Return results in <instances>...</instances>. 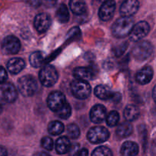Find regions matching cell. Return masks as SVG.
I'll return each instance as SVG.
<instances>
[{"label": "cell", "mask_w": 156, "mask_h": 156, "mask_svg": "<svg viewBox=\"0 0 156 156\" xmlns=\"http://www.w3.org/2000/svg\"><path fill=\"white\" fill-rule=\"evenodd\" d=\"M116 9V3L114 0H107L103 2V4L99 9L98 15L101 20L108 21L112 18Z\"/></svg>", "instance_id": "10"}, {"label": "cell", "mask_w": 156, "mask_h": 156, "mask_svg": "<svg viewBox=\"0 0 156 156\" xmlns=\"http://www.w3.org/2000/svg\"><path fill=\"white\" fill-rule=\"evenodd\" d=\"M71 143L69 140L66 136L59 137L56 143V150L57 153L62 155L69 152L71 148Z\"/></svg>", "instance_id": "20"}, {"label": "cell", "mask_w": 156, "mask_h": 156, "mask_svg": "<svg viewBox=\"0 0 156 156\" xmlns=\"http://www.w3.org/2000/svg\"><path fill=\"white\" fill-rule=\"evenodd\" d=\"M138 152L139 146L134 142H126L121 147V154L123 156H136Z\"/></svg>", "instance_id": "18"}, {"label": "cell", "mask_w": 156, "mask_h": 156, "mask_svg": "<svg viewBox=\"0 0 156 156\" xmlns=\"http://www.w3.org/2000/svg\"><path fill=\"white\" fill-rule=\"evenodd\" d=\"M0 156H7V151L3 146H0Z\"/></svg>", "instance_id": "39"}, {"label": "cell", "mask_w": 156, "mask_h": 156, "mask_svg": "<svg viewBox=\"0 0 156 156\" xmlns=\"http://www.w3.org/2000/svg\"><path fill=\"white\" fill-rule=\"evenodd\" d=\"M3 99L8 103H12L17 98V90L12 83H5L1 87Z\"/></svg>", "instance_id": "15"}, {"label": "cell", "mask_w": 156, "mask_h": 156, "mask_svg": "<svg viewBox=\"0 0 156 156\" xmlns=\"http://www.w3.org/2000/svg\"><path fill=\"white\" fill-rule=\"evenodd\" d=\"M138 0H125L120 8V12L123 16H132L139 9Z\"/></svg>", "instance_id": "12"}, {"label": "cell", "mask_w": 156, "mask_h": 156, "mask_svg": "<svg viewBox=\"0 0 156 156\" xmlns=\"http://www.w3.org/2000/svg\"><path fill=\"white\" fill-rule=\"evenodd\" d=\"M107 115V111L105 106L97 105L93 107L90 112V119L94 123H101L103 122Z\"/></svg>", "instance_id": "14"}, {"label": "cell", "mask_w": 156, "mask_h": 156, "mask_svg": "<svg viewBox=\"0 0 156 156\" xmlns=\"http://www.w3.org/2000/svg\"><path fill=\"white\" fill-rule=\"evenodd\" d=\"M119 120H120V115L118 112L116 111H113L108 114L107 117V124L109 126H115L118 123Z\"/></svg>", "instance_id": "28"}, {"label": "cell", "mask_w": 156, "mask_h": 156, "mask_svg": "<svg viewBox=\"0 0 156 156\" xmlns=\"http://www.w3.org/2000/svg\"><path fill=\"white\" fill-rule=\"evenodd\" d=\"M66 102V98L60 91H53L47 98V105L50 110L56 112L59 111Z\"/></svg>", "instance_id": "9"}, {"label": "cell", "mask_w": 156, "mask_h": 156, "mask_svg": "<svg viewBox=\"0 0 156 156\" xmlns=\"http://www.w3.org/2000/svg\"><path fill=\"white\" fill-rule=\"evenodd\" d=\"M134 26V20L131 16L118 18L112 26V34L117 38H123L129 34Z\"/></svg>", "instance_id": "1"}, {"label": "cell", "mask_w": 156, "mask_h": 156, "mask_svg": "<svg viewBox=\"0 0 156 156\" xmlns=\"http://www.w3.org/2000/svg\"><path fill=\"white\" fill-rule=\"evenodd\" d=\"M153 77V70L150 66H146L137 73L136 79L138 83L146 85L150 82Z\"/></svg>", "instance_id": "16"}, {"label": "cell", "mask_w": 156, "mask_h": 156, "mask_svg": "<svg viewBox=\"0 0 156 156\" xmlns=\"http://www.w3.org/2000/svg\"><path fill=\"white\" fill-rule=\"evenodd\" d=\"M25 66V62L21 58H12L8 62L7 68L12 74H18Z\"/></svg>", "instance_id": "17"}, {"label": "cell", "mask_w": 156, "mask_h": 156, "mask_svg": "<svg viewBox=\"0 0 156 156\" xmlns=\"http://www.w3.org/2000/svg\"><path fill=\"white\" fill-rule=\"evenodd\" d=\"M2 50L7 54H15L19 52L21 49V43L19 40L15 36H8L5 37L2 43Z\"/></svg>", "instance_id": "8"}, {"label": "cell", "mask_w": 156, "mask_h": 156, "mask_svg": "<svg viewBox=\"0 0 156 156\" xmlns=\"http://www.w3.org/2000/svg\"><path fill=\"white\" fill-rule=\"evenodd\" d=\"M69 6L75 15H83L86 12V5L84 0H70Z\"/></svg>", "instance_id": "21"}, {"label": "cell", "mask_w": 156, "mask_h": 156, "mask_svg": "<svg viewBox=\"0 0 156 156\" xmlns=\"http://www.w3.org/2000/svg\"><path fill=\"white\" fill-rule=\"evenodd\" d=\"M73 76L76 79L81 80H90L95 76V70L91 66L77 67L73 71Z\"/></svg>", "instance_id": "13"}, {"label": "cell", "mask_w": 156, "mask_h": 156, "mask_svg": "<svg viewBox=\"0 0 156 156\" xmlns=\"http://www.w3.org/2000/svg\"><path fill=\"white\" fill-rule=\"evenodd\" d=\"M34 27L39 33H44L47 31L51 24V18L50 15L46 13L38 14L34 18Z\"/></svg>", "instance_id": "11"}, {"label": "cell", "mask_w": 156, "mask_h": 156, "mask_svg": "<svg viewBox=\"0 0 156 156\" xmlns=\"http://www.w3.org/2000/svg\"><path fill=\"white\" fill-rule=\"evenodd\" d=\"M110 136L108 129L104 126H94L91 128L88 133V140L91 143L98 144L107 141Z\"/></svg>", "instance_id": "6"}, {"label": "cell", "mask_w": 156, "mask_h": 156, "mask_svg": "<svg viewBox=\"0 0 156 156\" xmlns=\"http://www.w3.org/2000/svg\"><path fill=\"white\" fill-rule=\"evenodd\" d=\"M76 155H77L76 156H88V149H83L79 151V152H77Z\"/></svg>", "instance_id": "38"}, {"label": "cell", "mask_w": 156, "mask_h": 156, "mask_svg": "<svg viewBox=\"0 0 156 156\" xmlns=\"http://www.w3.org/2000/svg\"><path fill=\"white\" fill-rule=\"evenodd\" d=\"M153 46L149 41H139L133 49V56L139 61H144L152 55Z\"/></svg>", "instance_id": "4"}, {"label": "cell", "mask_w": 156, "mask_h": 156, "mask_svg": "<svg viewBox=\"0 0 156 156\" xmlns=\"http://www.w3.org/2000/svg\"><path fill=\"white\" fill-rule=\"evenodd\" d=\"M56 19L60 23H66L69 19V12L66 5L64 4L59 5L56 12Z\"/></svg>", "instance_id": "24"}, {"label": "cell", "mask_w": 156, "mask_h": 156, "mask_svg": "<svg viewBox=\"0 0 156 156\" xmlns=\"http://www.w3.org/2000/svg\"><path fill=\"white\" fill-rule=\"evenodd\" d=\"M41 146H42L44 149H47V150L50 151L53 149V141L50 137L49 136H45L41 140Z\"/></svg>", "instance_id": "32"}, {"label": "cell", "mask_w": 156, "mask_h": 156, "mask_svg": "<svg viewBox=\"0 0 156 156\" xmlns=\"http://www.w3.org/2000/svg\"><path fill=\"white\" fill-rule=\"evenodd\" d=\"M56 114L59 117H60L61 119H68L70 117L72 113V109L71 106L69 105V104L65 102V104L63 105V106L59 110V111H56Z\"/></svg>", "instance_id": "27"}, {"label": "cell", "mask_w": 156, "mask_h": 156, "mask_svg": "<svg viewBox=\"0 0 156 156\" xmlns=\"http://www.w3.org/2000/svg\"><path fill=\"white\" fill-rule=\"evenodd\" d=\"M23 1L27 3V4L30 5L32 7L34 8L39 7L41 5V3H42L41 0H23Z\"/></svg>", "instance_id": "35"}, {"label": "cell", "mask_w": 156, "mask_h": 156, "mask_svg": "<svg viewBox=\"0 0 156 156\" xmlns=\"http://www.w3.org/2000/svg\"><path fill=\"white\" fill-rule=\"evenodd\" d=\"M48 131L52 135H59L64 131V125L59 121H53L49 124Z\"/></svg>", "instance_id": "26"}, {"label": "cell", "mask_w": 156, "mask_h": 156, "mask_svg": "<svg viewBox=\"0 0 156 156\" xmlns=\"http://www.w3.org/2000/svg\"><path fill=\"white\" fill-rule=\"evenodd\" d=\"M29 61H30V65L33 67H35V68H38L41 66H42L43 63L45 62L44 56H43L42 53L40 51L34 52L33 53H31Z\"/></svg>", "instance_id": "25"}, {"label": "cell", "mask_w": 156, "mask_h": 156, "mask_svg": "<svg viewBox=\"0 0 156 156\" xmlns=\"http://www.w3.org/2000/svg\"><path fill=\"white\" fill-rule=\"evenodd\" d=\"M120 99H121V95H120V93L114 92V94H113L112 98H111V100L114 102H118V101H120Z\"/></svg>", "instance_id": "37"}, {"label": "cell", "mask_w": 156, "mask_h": 156, "mask_svg": "<svg viewBox=\"0 0 156 156\" xmlns=\"http://www.w3.org/2000/svg\"><path fill=\"white\" fill-rule=\"evenodd\" d=\"M81 35V30L79 27H74L68 32L66 36V41H72L73 40L77 39L78 37H79Z\"/></svg>", "instance_id": "31"}, {"label": "cell", "mask_w": 156, "mask_h": 156, "mask_svg": "<svg viewBox=\"0 0 156 156\" xmlns=\"http://www.w3.org/2000/svg\"><path fill=\"white\" fill-rule=\"evenodd\" d=\"M44 5L47 8H52L56 5L57 0H41Z\"/></svg>", "instance_id": "36"}, {"label": "cell", "mask_w": 156, "mask_h": 156, "mask_svg": "<svg viewBox=\"0 0 156 156\" xmlns=\"http://www.w3.org/2000/svg\"><path fill=\"white\" fill-rule=\"evenodd\" d=\"M37 82L32 76H24L18 81V88L21 94L29 97L34 94L37 90Z\"/></svg>", "instance_id": "2"}, {"label": "cell", "mask_w": 156, "mask_h": 156, "mask_svg": "<svg viewBox=\"0 0 156 156\" xmlns=\"http://www.w3.org/2000/svg\"><path fill=\"white\" fill-rule=\"evenodd\" d=\"M34 156H50L49 154H47V152H37V153L34 154Z\"/></svg>", "instance_id": "40"}, {"label": "cell", "mask_w": 156, "mask_h": 156, "mask_svg": "<svg viewBox=\"0 0 156 156\" xmlns=\"http://www.w3.org/2000/svg\"><path fill=\"white\" fill-rule=\"evenodd\" d=\"M127 46H128V43H123V44L114 47V48L113 49V51H114V55H115L116 56H121V55L124 53L125 50H126Z\"/></svg>", "instance_id": "33"}, {"label": "cell", "mask_w": 156, "mask_h": 156, "mask_svg": "<svg viewBox=\"0 0 156 156\" xmlns=\"http://www.w3.org/2000/svg\"><path fill=\"white\" fill-rule=\"evenodd\" d=\"M58 73L53 66H45L41 69L39 79L41 84L45 87H51L56 83L58 80Z\"/></svg>", "instance_id": "3"}, {"label": "cell", "mask_w": 156, "mask_h": 156, "mask_svg": "<svg viewBox=\"0 0 156 156\" xmlns=\"http://www.w3.org/2000/svg\"><path fill=\"white\" fill-rule=\"evenodd\" d=\"M8 74L2 66H0V84H2L7 80Z\"/></svg>", "instance_id": "34"}, {"label": "cell", "mask_w": 156, "mask_h": 156, "mask_svg": "<svg viewBox=\"0 0 156 156\" xmlns=\"http://www.w3.org/2000/svg\"><path fill=\"white\" fill-rule=\"evenodd\" d=\"M91 156H113L112 152L106 146H99L93 151Z\"/></svg>", "instance_id": "30"}, {"label": "cell", "mask_w": 156, "mask_h": 156, "mask_svg": "<svg viewBox=\"0 0 156 156\" xmlns=\"http://www.w3.org/2000/svg\"><path fill=\"white\" fill-rule=\"evenodd\" d=\"M113 94L114 92L107 85H99L94 88V94L101 100H111Z\"/></svg>", "instance_id": "19"}, {"label": "cell", "mask_w": 156, "mask_h": 156, "mask_svg": "<svg viewBox=\"0 0 156 156\" xmlns=\"http://www.w3.org/2000/svg\"><path fill=\"white\" fill-rule=\"evenodd\" d=\"M71 91L76 98L84 100L91 94V86L87 81L76 79L71 84Z\"/></svg>", "instance_id": "5"}, {"label": "cell", "mask_w": 156, "mask_h": 156, "mask_svg": "<svg viewBox=\"0 0 156 156\" xmlns=\"http://www.w3.org/2000/svg\"><path fill=\"white\" fill-rule=\"evenodd\" d=\"M150 27L146 21H140L133 26L129 33V39L132 41H140L149 34Z\"/></svg>", "instance_id": "7"}, {"label": "cell", "mask_w": 156, "mask_h": 156, "mask_svg": "<svg viewBox=\"0 0 156 156\" xmlns=\"http://www.w3.org/2000/svg\"><path fill=\"white\" fill-rule=\"evenodd\" d=\"M153 98H154V100H155V87L154 88V89H153Z\"/></svg>", "instance_id": "41"}, {"label": "cell", "mask_w": 156, "mask_h": 156, "mask_svg": "<svg viewBox=\"0 0 156 156\" xmlns=\"http://www.w3.org/2000/svg\"><path fill=\"white\" fill-rule=\"evenodd\" d=\"M123 114L127 121H133L136 119L138 118L140 115V111L136 106L129 105L126 107Z\"/></svg>", "instance_id": "23"}, {"label": "cell", "mask_w": 156, "mask_h": 156, "mask_svg": "<svg viewBox=\"0 0 156 156\" xmlns=\"http://www.w3.org/2000/svg\"><path fill=\"white\" fill-rule=\"evenodd\" d=\"M67 134H68L69 137L73 140H76V139L79 138V135H80V129H79V126L75 123H72V124L69 125L68 128H67Z\"/></svg>", "instance_id": "29"}, {"label": "cell", "mask_w": 156, "mask_h": 156, "mask_svg": "<svg viewBox=\"0 0 156 156\" xmlns=\"http://www.w3.org/2000/svg\"><path fill=\"white\" fill-rule=\"evenodd\" d=\"M2 105L0 104V114L2 113Z\"/></svg>", "instance_id": "42"}, {"label": "cell", "mask_w": 156, "mask_h": 156, "mask_svg": "<svg viewBox=\"0 0 156 156\" xmlns=\"http://www.w3.org/2000/svg\"><path fill=\"white\" fill-rule=\"evenodd\" d=\"M99 2H105V1H107V0H98Z\"/></svg>", "instance_id": "43"}, {"label": "cell", "mask_w": 156, "mask_h": 156, "mask_svg": "<svg viewBox=\"0 0 156 156\" xmlns=\"http://www.w3.org/2000/svg\"><path fill=\"white\" fill-rule=\"evenodd\" d=\"M133 126L129 122H123L120 123L117 128L116 133L117 136L120 138H125L127 137L132 133Z\"/></svg>", "instance_id": "22"}]
</instances>
